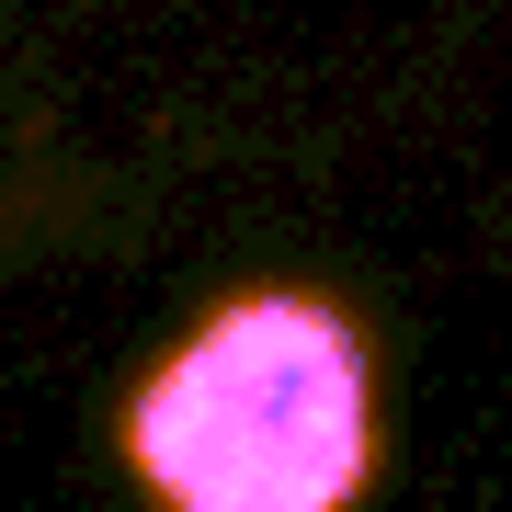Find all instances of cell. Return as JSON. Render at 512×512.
<instances>
[{"label": "cell", "instance_id": "6da1fadb", "mask_svg": "<svg viewBox=\"0 0 512 512\" xmlns=\"http://www.w3.org/2000/svg\"><path fill=\"white\" fill-rule=\"evenodd\" d=\"M114 444L148 512H353L387 456L376 342L319 285H239L126 387Z\"/></svg>", "mask_w": 512, "mask_h": 512}]
</instances>
